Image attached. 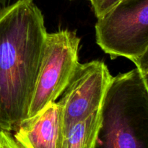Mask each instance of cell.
Returning a JSON list of instances; mask_svg holds the SVG:
<instances>
[{
  "mask_svg": "<svg viewBox=\"0 0 148 148\" xmlns=\"http://www.w3.org/2000/svg\"><path fill=\"white\" fill-rule=\"evenodd\" d=\"M0 148H23L14 140L10 132H0Z\"/></svg>",
  "mask_w": 148,
  "mask_h": 148,
  "instance_id": "30bf717a",
  "label": "cell"
},
{
  "mask_svg": "<svg viewBox=\"0 0 148 148\" xmlns=\"http://www.w3.org/2000/svg\"><path fill=\"white\" fill-rule=\"evenodd\" d=\"M100 110L65 132L60 148H94L101 125Z\"/></svg>",
  "mask_w": 148,
  "mask_h": 148,
  "instance_id": "52a82bcc",
  "label": "cell"
},
{
  "mask_svg": "<svg viewBox=\"0 0 148 148\" xmlns=\"http://www.w3.org/2000/svg\"><path fill=\"white\" fill-rule=\"evenodd\" d=\"M10 0H0V4H5L6 3L8 2Z\"/></svg>",
  "mask_w": 148,
  "mask_h": 148,
  "instance_id": "8fae6325",
  "label": "cell"
},
{
  "mask_svg": "<svg viewBox=\"0 0 148 148\" xmlns=\"http://www.w3.org/2000/svg\"><path fill=\"white\" fill-rule=\"evenodd\" d=\"M79 42L76 33L67 29L47 33L27 119L37 116L61 96L79 63Z\"/></svg>",
  "mask_w": 148,
  "mask_h": 148,
  "instance_id": "3957f363",
  "label": "cell"
},
{
  "mask_svg": "<svg viewBox=\"0 0 148 148\" xmlns=\"http://www.w3.org/2000/svg\"><path fill=\"white\" fill-rule=\"evenodd\" d=\"M94 148H148V90L137 68L112 78Z\"/></svg>",
  "mask_w": 148,
  "mask_h": 148,
  "instance_id": "7a4b0ae2",
  "label": "cell"
},
{
  "mask_svg": "<svg viewBox=\"0 0 148 148\" xmlns=\"http://www.w3.org/2000/svg\"><path fill=\"white\" fill-rule=\"evenodd\" d=\"M1 130H0V132H1Z\"/></svg>",
  "mask_w": 148,
  "mask_h": 148,
  "instance_id": "7c38bea8",
  "label": "cell"
},
{
  "mask_svg": "<svg viewBox=\"0 0 148 148\" xmlns=\"http://www.w3.org/2000/svg\"><path fill=\"white\" fill-rule=\"evenodd\" d=\"M133 62L140 71L148 90V47Z\"/></svg>",
  "mask_w": 148,
  "mask_h": 148,
  "instance_id": "9c48e42d",
  "label": "cell"
},
{
  "mask_svg": "<svg viewBox=\"0 0 148 148\" xmlns=\"http://www.w3.org/2000/svg\"><path fill=\"white\" fill-rule=\"evenodd\" d=\"M47 31L33 0L0 10V130L16 131L27 119Z\"/></svg>",
  "mask_w": 148,
  "mask_h": 148,
  "instance_id": "6da1fadb",
  "label": "cell"
},
{
  "mask_svg": "<svg viewBox=\"0 0 148 148\" xmlns=\"http://www.w3.org/2000/svg\"><path fill=\"white\" fill-rule=\"evenodd\" d=\"M90 2L95 17L99 18L108 12L121 0H88Z\"/></svg>",
  "mask_w": 148,
  "mask_h": 148,
  "instance_id": "ba28073f",
  "label": "cell"
},
{
  "mask_svg": "<svg viewBox=\"0 0 148 148\" xmlns=\"http://www.w3.org/2000/svg\"><path fill=\"white\" fill-rule=\"evenodd\" d=\"M112 78L102 61L79 63L57 102L62 111V134L101 109Z\"/></svg>",
  "mask_w": 148,
  "mask_h": 148,
  "instance_id": "5b68a950",
  "label": "cell"
},
{
  "mask_svg": "<svg viewBox=\"0 0 148 148\" xmlns=\"http://www.w3.org/2000/svg\"><path fill=\"white\" fill-rule=\"evenodd\" d=\"M97 19L96 42L111 59L133 62L148 47V0H121Z\"/></svg>",
  "mask_w": 148,
  "mask_h": 148,
  "instance_id": "277c9868",
  "label": "cell"
},
{
  "mask_svg": "<svg viewBox=\"0 0 148 148\" xmlns=\"http://www.w3.org/2000/svg\"><path fill=\"white\" fill-rule=\"evenodd\" d=\"M12 134L23 148H60L62 111L57 102L33 118L26 119Z\"/></svg>",
  "mask_w": 148,
  "mask_h": 148,
  "instance_id": "8992f818",
  "label": "cell"
}]
</instances>
